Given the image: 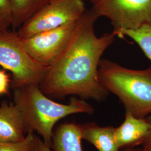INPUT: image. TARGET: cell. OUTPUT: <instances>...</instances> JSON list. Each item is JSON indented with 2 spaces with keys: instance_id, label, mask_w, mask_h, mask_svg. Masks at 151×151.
<instances>
[{
  "instance_id": "3",
  "label": "cell",
  "mask_w": 151,
  "mask_h": 151,
  "mask_svg": "<svg viewBox=\"0 0 151 151\" xmlns=\"http://www.w3.org/2000/svg\"><path fill=\"white\" fill-rule=\"evenodd\" d=\"M99 78L109 93L119 98L128 111L139 118L151 114V67L135 70L101 59Z\"/></svg>"
},
{
  "instance_id": "5",
  "label": "cell",
  "mask_w": 151,
  "mask_h": 151,
  "mask_svg": "<svg viewBox=\"0 0 151 151\" xmlns=\"http://www.w3.org/2000/svg\"><path fill=\"white\" fill-rule=\"evenodd\" d=\"M86 11L83 0H50L16 32L21 39L78 20Z\"/></svg>"
},
{
  "instance_id": "13",
  "label": "cell",
  "mask_w": 151,
  "mask_h": 151,
  "mask_svg": "<svg viewBox=\"0 0 151 151\" xmlns=\"http://www.w3.org/2000/svg\"><path fill=\"white\" fill-rule=\"evenodd\" d=\"M116 37L127 36L133 40L151 61V24H146L135 30H114Z\"/></svg>"
},
{
  "instance_id": "6",
  "label": "cell",
  "mask_w": 151,
  "mask_h": 151,
  "mask_svg": "<svg viewBox=\"0 0 151 151\" xmlns=\"http://www.w3.org/2000/svg\"><path fill=\"white\" fill-rule=\"evenodd\" d=\"M87 1L99 17H106L115 30H135L151 24V0Z\"/></svg>"
},
{
  "instance_id": "15",
  "label": "cell",
  "mask_w": 151,
  "mask_h": 151,
  "mask_svg": "<svg viewBox=\"0 0 151 151\" xmlns=\"http://www.w3.org/2000/svg\"><path fill=\"white\" fill-rule=\"evenodd\" d=\"M12 25L11 0H0V32L9 31Z\"/></svg>"
},
{
  "instance_id": "14",
  "label": "cell",
  "mask_w": 151,
  "mask_h": 151,
  "mask_svg": "<svg viewBox=\"0 0 151 151\" xmlns=\"http://www.w3.org/2000/svg\"><path fill=\"white\" fill-rule=\"evenodd\" d=\"M34 135V132H29L23 140L14 142H0V151H29Z\"/></svg>"
},
{
  "instance_id": "11",
  "label": "cell",
  "mask_w": 151,
  "mask_h": 151,
  "mask_svg": "<svg viewBox=\"0 0 151 151\" xmlns=\"http://www.w3.org/2000/svg\"><path fill=\"white\" fill-rule=\"evenodd\" d=\"M79 124L65 123L53 132L52 146L54 151H83Z\"/></svg>"
},
{
  "instance_id": "12",
  "label": "cell",
  "mask_w": 151,
  "mask_h": 151,
  "mask_svg": "<svg viewBox=\"0 0 151 151\" xmlns=\"http://www.w3.org/2000/svg\"><path fill=\"white\" fill-rule=\"evenodd\" d=\"M50 0H11L13 32L16 31L46 5Z\"/></svg>"
},
{
  "instance_id": "1",
  "label": "cell",
  "mask_w": 151,
  "mask_h": 151,
  "mask_svg": "<svg viewBox=\"0 0 151 151\" xmlns=\"http://www.w3.org/2000/svg\"><path fill=\"white\" fill-rule=\"evenodd\" d=\"M99 17L91 9L79 20L70 42L39 85L47 96L73 95L97 101L108 96L109 92L99 80V67L116 36L113 32L97 37L95 25Z\"/></svg>"
},
{
  "instance_id": "2",
  "label": "cell",
  "mask_w": 151,
  "mask_h": 151,
  "mask_svg": "<svg viewBox=\"0 0 151 151\" xmlns=\"http://www.w3.org/2000/svg\"><path fill=\"white\" fill-rule=\"evenodd\" d=\"M13 99L22 114L27 133L37 132L50 147L54 125L60 120L74 114L91 115L95 112L91 105L75 96L70 98L68 104L57 103L45 95L39 85L14 89Z\"/></svg>"
},
{
  "instance_id": "18",
  "label": "cell",
  "mask_w": 151,
  "mask_h": 151,
  "mask_svg": "<svg viewBox=\"0 0 151 151\" xmlns=\"http://www.w3.org/2000/svg\"><path fill=\"white\" fill-rule=\"evenodd\" d=\"M146 118L150 124V129L142 144V148L143 151H151V114L147 116Z\"/></svg>"
},
{
  "instance_id": "8",
  "label": "cell",
  "mask_w": 151,
  "mask_h": 151,
  "mask_svg": "<svg viewBox=\"0 0 151 151\" xmlns=\"http://www.w3.org/2000/svg\"><path fill=\"white\" fill-rule=\"evenodd\" d=\"M150 129L146 118L135 117L125 111L124 122L114 128V139L119 150L135 148L142 145Z\"/></svg>"
},
{
  "instance_id": "19",
  "label": "cell",
  "mask_w": 151,
  "mask_h": 151,
  "mask_svg": "<svg viewBox=\"0 0 151 151\" xmlns=\"http://www.w3.org/2000/svg\"><path fill=\"white\" fill-rule=\"evenodd\" d=\"M123 151H143L142 148H138V147H135V148H127V149H124Z\"/></svg>"
},
{
  "instance_id": "4",
  "label": "cell",
  "mask_w": 151,
  "mask_h": 151,
  "mask_svg": "<svg viewBox=\"0 0 151 151\" xmlns=\"http://www.w3.org/2000/svg\"><path fill=\"white\" fill-rule=\"evenodd\" d=\"M0 65L11 72L14 90L39 86L50 68L34 59L24 48L21 38L10 30L0 32Z\"/></svg>"
},
{
  "instance_id": "17",
  "label": "cell",
  "mask_w": 151,
  "mask_h": 151,
  "mask_svg": "<svg viewBox=\"0 0 151 151\" xmlns=\"http://www.w3.org/2000/svg\"><path fill=\"white\" fill-rule=\"evenodd\" d=\"M29 151H53L50 147L47 145L42 138L34 135Z\"/></svg>"
},
{
  "instance_id": "16",
  "label": "cell",
  "mask_w": 151,
  "mask_h": 151,
  "mask_svg": "<svg viewBox=\"0 0 151 151\" xmlns=\"http://www.w3.org/2000/svg\"><path fill=\"white\" fill-rule=\"evenodd\" d=\"M10 79L5 71L0 70V96L9 93Z\"/></svg>"
},
{
  "instance_id": "7",
  "label": "cell",
  "mask_w": 151,
  "mask_h": 151,
  "mask_svg": "<svg viewBox=\"0 0 151 151\" xmlns=\"http://www.w3.org/2000/svg\"><path fill=\"white\" fill-rule=\"evenodd\" d=\"M79 20L29 38L21 39L22 44L34 59L50 67L70 42Z\"/></svg>"
},
{
  "instance_id": "9",
  "label": "cell",
  "mask_w": 151,
  "mask_h": 151,
  "mask_svg": "<svg viewBox=\"0 0 151 151\" xmlns=\"http://www.w3.org/2000/svg\"><path fill=\"white\" fill-rule=\"evenodd\" d=\"M27 134L22 114L14 104L4 101L0 106V142L23 140Z\"/></svg>"
},
{
  "instance_id": "10",
  "label": "cell",
  "mask_w": 151,
  "mask_h": 151,
  "mask_svg": "<svg viewBox=\"0 0 151 151\" xmlns=\"http://www.w3.org/2000/svg\"><path fill=\"white\" fill-rule=\"evenodd\" d=\"M82 139L95 146L99 151H119L114 139V127H101L95 123L79 124Z\"/></svg>"
}]
</instances>
